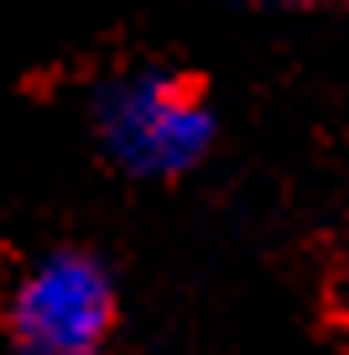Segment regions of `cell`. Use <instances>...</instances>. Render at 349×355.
I'll use <instances>...</instances> for the list:
<instances>
[{
    "label": "cell",
    "instance_id": "obj_1",
    "mask_svg": "<svg viewBox=\"0 0 349 355\" xmlns=\"http://www.w3.org/2000/svg\"><path fill=\"white\" fill-rule=\"evenodd\" d=\"M84 115L105 167L131 183H177L198 173L219 141L208 89L162 58H131L99 73Z\"/></svg>",
    "mask_w": 349,
    "mask_h": 355
},
{
    "label": "cell",
    "instance_id": "obj_3",
    "mask_svg": "<svg viewBox=\"0 0 349 355\" xmlns=\"http://www.w3.org/2000/svg\"><path fill=\"white\" fill-rule=\"evenodd\" d=\"M328 303H334V319L349 324V245H344V256H339L334 277H328Z\"/></svg>",
    "mask_w": 349,
    "mask_h": 355
},
{
    "label": "cell",
    "instance_id": "obj_2",
    "mask_svg": "<svg viewBox=\"0 0 349 355\" xmlns=\"http://www.w3.org/2000/svg\"><path fill=\"white\" fill-rule=\"evenodd\" d=\"M120 324V277L89 245H47L26 256L0 298L11 355H109Z\"/></svg>",
    "mask_w": 349,
    "mask_h": 355
}]
</instances>
